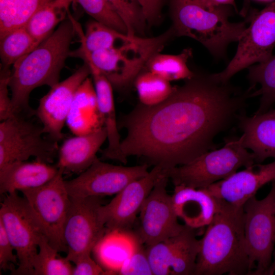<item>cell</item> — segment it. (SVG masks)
Segmentation results:
<instances>
[{
    "label": "cell",
    "mask_w": 275,
    "mask_h": 275,
    "mask_svg": "<svg viewBox=\"0 0 275 275\" xmlns=\"http://www.w3.org/2000/svg\"><path fill=\"white\" fill-rule=\"evenodd\" d=\"M186 80L161 103L141 104L124 117V163L135 155L167 170L186 164L212 149L216 135L243 114L250 90L243 92L213 73H195Z\"/></svg>",
    "instance_id": "obj_1"
},
{
    "label": "cell",
    "mask_w": 275,
    "mask_h": 275,
    "mask_svg": "<svg viewBox=\"0 0 275 275\" xmlns=\"http://www.w3.org/2000/svg\"><path fill=\"white\" fill-rule=\"evenodd\" d=\"M218 199V210L200 239L194 275H250L243 206Z\"/></svg>",
    "instance_id": "obj_2"
},
{
    "label": "cell",
    "mask_w": 275,
    "mask_h": 275,
    "mask_svg": "<svg viewBox=\"0 0 275 275\" xmlns=\"http://www.w3.org/2000/svg\"><path fill=\"white\" fill-rule=\"evenodd\" d=\"M76 26L75 20L69 15L55 31L13 65L9 86L16 114H35L29 104L32 91L44 85L51 88L60 82Z\"/></svg>",
    "instance_id": "obj_3"
},
{
    "label": "cell",
    "mask_w": 275,
    "mask_h": 275,
    "mask_svg": "<svg viewBox=\"0 0 275 275\" xmlns=\"http://www.w3.org/2000/svg\"><path fill=\"white\" fill-rule=\"evenodd\" d=\"M169 3L175 36L197 40L216 59L225 58L228 46L239 41L250 21L231 22L230 6L209 8L199 0H169Z\"/></svg>",
    "instance_id": "obj_4"
},
{
    "label": "cell",
    "mask_w": 275,
    "mask_h": 275,
    "mask_svg": "<svg viewBox=\"0 0 275 275\" xmlns=\"http://www.w3.org/2000/svg\"><path fill=\"white\" fill-rule=\"evenodd\" d=\"M174 36L171 28L157 37L135 36L131 41L112 48L91 53L77 49L70 52V56L90 61L113 87L121 89L135 80L149 59L159 52Z\"/></svg>",
    "instance_id": "obj_5"
},
{
    "label": "cell",
    "mask_w": 275,
    "mask_h": 275,
    "mask_svg": "<svg viewBox=\"0 0 275 275\" xmlns=\"http://www.w3.org/2000/svg\"><path fill=\"white\" fill-rule=\"evenodd\" d=\"M255 163L253 154L243 146L240 136L226 142L218 149L206 152L167 172L174 186L206 188L230 176L240 168H247Z\"/></svg>",
    "instance_id": "obj_6"
},
{
    "label": "cell",
    "mask_w": 275,
    "mask_h": 275,
    "mask_svg": "<svg viewBox=\"0 0 275 275\" xmlns=\"http://www.w3.org/2000/svg\"><path fill=\"white\" fill-rule=\"evenodd\" d=\"M0 221L18 260V268L11 274L33 275L39 243L46 235L24 197L17 192L6 194L1 204Z\"/></svg>",
    "instance_id": "obj_7"
},
{
    "label": "cell",
    "mask_w": 275,
    "mask_h": 275,
    "mask_svg": "<svg viewBox=\"0 0 275 275\" xmlns=\"http://www.w3.org/2000/svg\"><path fill=\"white\" fill-rule=\"evenodd\" d=\"M243 209L250 275H268L275 249V181L265 198L251 197Z\"/></svg>",
    "instance_id": "obj_8"
},
{
    "label": "cell",
    "mask_w": 275,
    "mask_h": 275,
    "mask_svg": "<svg viewBox=\"0 0 275 275\" xmlns=\"http://www.w3.org/2000/svg\"><path fill=\"white\" fill-rule=\"evenodd\" d=\"M42 126L16 114L1 121L0 168L31 157L46 163L52 161L58 152L57 142L43 137Z\"/></svg>",
    "instance_id": "obj_9"
},
{
    "label": "cell",
    "mask_w": 275,
    "mask_h": 275,
    "mask_svg": "<svg viewBox=\"0 0 275 275\" xmlns=\"http://www.w3.org/2000/svg\"><path fill=\"white\" fill-rule=\"evenodd\" d=\"M70 199L63 236L67 249L66 258L75 263L91 254L107 232L101 212V197Z\"/></svg>",
    "instance_id": "obj_10"
},
{
    "label": "cell",
    "mask_w": 275,
    "mask_h": 275,
    "mask_svg": "<svg viewBox=\"0 0 275 275\" xmlns=\"http://www.w3.org/2000/svg\"><path fill=\"white\" fill-rule=\"evenodd\" d=\"M63 173L45 184L21 191L43 228L50 245L58 252L67 253L63 231L70 205Z\"/></svg>",
    "instance_id": "obj_11"
},
{
    "label": "cell",
    "mask_w": 275,
    "mask_h": 275,
    "mask_svg": "<svg viewBox=\"0 0 275 275\" xmlns=\"http://www.w3.org/2000/svg\"><path fill=\"white\" fill-rule=\"evenodd\" d=\"M238 42L236 52L226 68L214 73L217 80L228 82L238 72L272 54L275 47V1L250 17L249 25Z\"/></svg>",
    "instance_id": "obj_12"
},
{
    "label": "cell",
    "mask_w": 275,
    "mask_h": 275,
    "mask_svg": "<svg viewBox=\"0 0 275 275\" xmlns=\"http://www.w3.org/2000/svg\"><path fill=\"white\" fill-rule=\"evenodd\" d=\"M169 179L166 170L139 212L138 227L133 231L146 247L178 235L185 226L179 223L172 196L167 191Z\"/></svg>",
    "instance_id": "obj_13"
},
{
    "label": "cell",
    "mask_w": 275,
    "mask_h": 275,
    "mask_svg": "<svg viewBox=\"0 0 275 275\" xmlns=\"http://www.w3.org/2000/svg\"><path fill=\"white\" fill-rule=\"evenodd\" d=\"M146 163L125 167L114 165L97 158L92 164L76 177L65 180L71 198L101 197L119 193L131 181L149 172Z\"/></svg>",
    "instance_id": "obj_14"
},
{
    "label": "cell",
    "mask_w": 275,
    "mask_h": 275,
    "mask_svg": "<svg viewBox=\"0 0 275 275\" xmlns=\"http://www.w3.org/2000/svg\"><path fill=\"white\" fill-rule=\"evenodd\" d=\"M165 171L155 166L147 175L130 182L108 204L101 206L107 233L132 231L145 200Z\"/></svg>",
    "instance_id": "obj_15"
},
{
    "label": "cell",
    "mask_w": 275,
    "mask_h": 275,
    "mask_svg": "<svg viewBox=\"0 0 275 275\" xmlns=\"http://www.w3.org/2000/svg\"><path fill=\"white\" fill-rule=\"evenodd\" d=\"M90 74L89 67L85 63L68 78L51 87L40 99L35 114L42 124L44 133L53 140L57 142L63 138L62 129L75 93Z\"/></svg>",
    "instance_id": "obj_16"
},
{
    "label": "cell",
    "mask_w": 275,
    "mask_h": 275,
    "mask_svg": "<svg viewBox=\"0 0 275 275\" xmlns=\"http://www.w3.org/2000/svg\"><path fill=\"white\" fill-rule=\"evenodd\" d=\"M273 181L275 159L267 164L254 163L206 188L218 199L235 205L243 206L250 198L256 196L260 188Z\"/></svg>",
    "instance_id": "obj_17"
},
{
    "label": "cell",
    "mask_w": 275,
    "mask_h": 275,
    "mask_svg": "<svg viewBox=\"0 0 275 275\" xmlns=\"http://www.w3.org/2000/svg\"><path fill=\"white\" fill-rule=\"evenodd\" d=\"M171 195L175 211L184 225L200 229L212 221L219 207V199L206 188L183 185L174 186Z\"/></svg>",
    "instance_id": "obj_18"
},
{
    "label": "cell",
    "mask_w": 275,
    "mask_h": 275,
    "mask_svg": "<svg viewBox=\"0 0 275 275\" xmlns=\"http://www.w3.org/2000/svg\"><path fill=\"white\" fill-rule=\"evenodd\" d=\"M243 146L252 151L255 162L275 159V109L239 119Z\"/></svg>",
    "instance_id": "obj_19"
},
{
    "label": "cell",
    "mask_w": 275,
    "mask_h": 275,
    "mask_svg": "<svg viewBox=\"0 0 275 275\" xmlns=\"http://www.w3.org/2000/svg\"><path fill=\"white\" fill-rule=\"evenodd\" d=\"M107 140L105 127L87 134L66 140L58 150L57 166L63 174L81 173L97 158L96 154Z\"/></svg>",
    "instance_id": "obj_20"
},
{
    "label": "cell",
    "mask_w": 275,
    "mask_h": 275,
    "mask_svg": "<svg viewBox=\"0 0 275 275\" xmlns=\"http://www.w3.org/2000/svg\"><path fill=\"white\" fill-rule=\"evenodd\" d=\"M58 167L37 160L16 161L0 168L1 195L41 186L59 173Z\"/></svg>",
    "instance_id": "obj_21"
},
{
    "label": "cell",
    "mask_w": 275,
    "mask_h": 275,
    "mask_svg": "<svg viewBox=\"0 0 275 275\" xmlns=\"http://www.w3.org/2000/svg\"><path fill=\"white\" fill-rule=\"evenodd\" d=\"M89 66L96 94L99 109L107 132L108 146L102 152L104 158L124 163L118 131L113 86L107 77L90 61L84 60Z\"/></svg>",
    "instance_id": "obj_22"
},
{
    "label": "cell",
    "mask_w": 275,
    "mask_h": 275,
    "mask_svg": "<svg viewBox=\"0 0 275 275\" xmlns=\"http://www.w3.org/2000/svg\"><path fill=\"white\" fill-rule=\"evenodd\" d=\"M66 124L75 135L89 134L104 127L91 78H86L77 89Z\"/></svg>",
    "instance_id": "obj_23"
},
{
    "label": "cell",
    "mask_w": 275,
    "mask_h": 275,
    "mask_svg": "<svg viewBox=\"0 0 275 275\" xmlns=\"http://www.w3.org/2000/svg\"><path fill=\"white\" fill-rule=\"evenodd\" d=\"M138 240L133 231L109 232L94 250L110 274H117L118 270L132 253Z\"/></svg>",
    "instance_id": "obj_24"
},
{
    "label": "cell",
    "mask_w": 275,
    "mask_h": 275,
    "mask_svg": "<svg viewBox=\"0 0 275 275\" xmlns=\"http://www.w3.org/2000/svg\"><path fill=\"white\" fill-rule=\"evenodd\" d=\"M74 0H52L38 10L25 27L39 44L51 34L54 27L64 20Z\"/></svg>",
    "instance_id": "obj_25"
},
{
    "label": "cell",
    "mask_w": 275,
    "mask_h": 275,
    "mask_svg": "<svg viewBox=\"0 0 275 275\" xmlns=\"http://www.w3.org/2000/svg\"><path fill=\"white\" fill-rule=\"evenodd\" d=\"M248 78L251 88L260 86L251 94V97L260 96L259 106L255 114L266 112L275 103V55L249 67Z\"/></svg>",
    "instance_id": "obj_26"
},
{
    "label": "cell",
    "mask_w": 275,
    "mask_h": 275,
    "mask_svg": "<svg viewBox=\"0 0 275 275\" xmlns=\"http://www.w3.org/2000/svg\"><path fill=\"white\" fill-rule=\"evenodd\" d=\"M191 56L190 48H185L180 53L176 55L158 52L149 59L145 67L147 71L170 82L181 79L188 80L195 74L187 64Z\"/></svg>",
    "instance_id": "obj_27"
},
{
    "label": "cell",
    "mask_w": 275,
    "mask_h": 275,
    "mask_svg": "<svg viewBox=\"0 0 275 275\" xmlns=\"http://www.w3.org/2000/svg\"><path fill=\"white\" fill-rule=\"evenodd\" d=\"M52 0H0V38L25 26L30 18Z\"/></svg>",
    "instance_id": "obj_28"
},
{
    "label": "cell",
    "mask_w": 275,
    "mask_h": 275,
    "mask_svg": "<svg viewBox=\"0 0 275 275\" xmlns=\"http://www.w3.org/2000/svg\"><path fill=\"white\" fill-rule=\"evenodd\" d=\"M86 33L80 34L81 45L77 49L91 53L112 48L131 41L134 36L119 32L95 20L89 22Z\"/></svg>",
    "instance_id": "obj_29"
},
{
    "label": "cell",
    "mask_w": 275,
    "mask_h": 275,
    "mask_svg": "<svg viewBox=\"0 0 275 275\" xmlns=\"http://www.w3.org/2000/svg\"><path fill=\"white\" fill-rule=\"evenodd\" d=\"M0 40V54L3 67L13 65L39 45L25 26L10 31Z\"/></svg>",
    "instance_id": "obj_30"
},
{
    "label": "cell",
    "mask_w": 275,
    "mask_h": 275,
    "mask_svg": "<svg viewBox=\"0 0 275 275\" xmlns=\"http://www.w3.org/2000/svg\"><path fill=\"white\" fill-rule=\"evenodd\" d=\"M134 82L141 104L147 106L164 101L176 88L172 87L170 81L149 71L141 72Z\"/></svg>",
    "instance_id": "obj_31"
},
{
    "label": "cell",
    "mask_w": 275,
    "mask_h": 275,
    "mask_svg": "<svg viewBox=\"0 0 275 275\" xmlns=\"http://www.w3.org/2000/svg\"><path fill=\"white\" fill-rule=\"evenodd\" d=\"M38 252L33 262V275H72L73 267L66 257L59 258V253L45 235L41 239Z\"/></svg>",
    "instance_id": "obj_32"
},
{
    "label": "cell",
    "mask_w": 275,
    "mask_h": 275,
    "mask_svg": "<svg viewBox=\"0 0 275 275\" xmlns=\"http://www.w3.org/2000/svg\"><path fill=\"white\" fill-rule=\"evenodd\" d=\"M182 231L175 236L146 247L153 275H170V265L181 240Z\"/></svg>",
    "instance_id": "obj_33"
},
{
    "label": "cell",
    "mask_w": 275,
    "mask_h": 275,
    "mask_svg": "<svg viewBox=\"0 0 275 275\" xmlns=\"http://www.w3.org/2000/svg\"><path fill=\"white\" fill-rule=\"evenodd\" d=\"M124 22L127 34L139 36L144 33L147 23L137 0H105Z\"/></svg>",
    "instance_id": "obj_34"
},
{
    "label": "cell",
    "mask_w": 275,
    "mask_h": 275,
    "mask_svg": "<svg viewBox=\"0 0 275 275\" xmlns=\"http://www.w3.org/2000/svg\"><path fill=\"white\" fill-rule=\"evenodd\" d=\"M74 2L79 4L94 20L127 34L124 22L105 0H74Z\"/></svg>",
    "instance_id": "obj_35"
},
{
    "label": "cell",
    "mask_w": 275,
    "mask_h": 275,
    "mask_svg": "<svg viewBox=\"0 0 275 275\" xmlns=\"http://www.w3.org/2000/svg\"><path fill=\"white\" fill-rule=\"evenodd\" d=\"M120 275H153L146 247L138 237L134 249L117 272Z\"/></svg>",
    "instance_id": "obj_36"
},
{
    "label": "cell",
    "mask_w": 275,
    "mask_h": 275,
    "mask_svg": "<svg viewBox=\"0 0 275 275\" xmlns=\"http://www.w3.org/2000/svg\"><path fill=\"white\" fill-rule=\"evenodd\" d=\"M12 245L4 228L0 221V268L1 270H15V265L18 266L17 256L14 254Z\"/></svg>",
    "instance_id": "obj_37"
},
{
    "label": "cell",
    "mask_w": 275,
    "mask_h": 275,
    "mask_svg": "<svg viewBox=\"0 0 275 275\" xmlns=\"http://www.w3.org/2000/svg\"><path fill=\"white\" fill-rule=\"evenodd\" d=\"M0 74V120L2 121L16 115L9 95V84L11 71L8 67H3Z\"/></svg>",
    "instance_id": "obj_38"
},
{
    "label": "cell",
    "mask_w": 275,
    "mask_h": 275,
    "mask_svg": "<svg viewBox=\"0 0 275 275\" xmlns=\"http://www.w3.org/2000/svg\"><path fill=\"white\" fill-rule=\"evenodd\" d=\"M74 264L75 266L73 267L72 275L110 274L107 270L91 257V254L82 256Z\"/></svg>",
    "instance_id": "obj_39"
},
{
    "label": "cell",
    "mask_w": 275,
    "mask_h": 275,
    "mask_svg": "<svg viewBox=\"0 0 275 275\" xmlns=\"http://www.w3.org/2000/svg\"><path fill=\"white\" fill-rule=\"evenodd\" d=\"M143 12L147 22L153 24L160 19L163 0H137Z\"/></svg>",
    "instance_id": "obj_40"
},
{
    "label": "cell",
    "mask_w": 275,
    "mask_h": 275,
    "mask_svg": "<svg viewBox=\"0 0 275 275\" xmlns=\"http://www.w3.org/2000/svg\"><path fill=\"white\" fill-rule=\"evenodd\" d=\"M203 5L209 8L219 6H232L237 10L235 0H199Z\"/></svg>",
    "instance_id": "obj_41"
},
{
    "label": "cell",
    "mask_w": 275,
    "mask_h": 275,
    "mask_svg": "<svg viewBox=\"0 0 275 275\" xmlns=\"http://www.w3.org/2000/svg\"><path fill=\"white\" fill-rule=\"evenodd\" d=\"M274 273H275V249L273 253L272 263L269 269L268 275H272Z\"/></svg>",
    "instance_id": "obj_42"
},
{
    "label": "cell",
    "mask_w": 275,
    "mask_h": 275,
    "mask_svg": "<svg viewBox=\"0 0 275 275\" xmlns=\"http://www.w3.org/2000/svg\"><path fill=\"white\" fill-rule=\"evenodd\" d=\"M247 1H248V0ZM253 1L260 2V3H271L275 1V0H253Z\"/></svg>",
    "instance_id": "obj_43"
}]
</instances>
